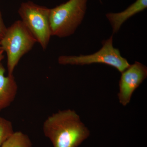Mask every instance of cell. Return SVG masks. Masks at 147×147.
Here are the masks:
<instances>
[{"instance_id":"6da1fadb","label":"cell","mask_w":147,"mask_h":147,"mask_svg":"<svg viewBox=\"0 0 147 147\" xmlns=\"http://www.w3.org/2000/svg\"><path fill=\"white\" fill-rule=\"evenodd\" d=\"M43 133L53 147H79L90 131L74 110H60L49 116L42 126Z\"/></svg>"},{"instance_id":"7a4b0ae2","label":"cell","mask_w":147,"mask_h":147,"mask_svg":"<svg viewBox=\"0 0 147 147\" xmlns=\"http://www.w3.org/2000/svg\"><path fill=\"white\" fill-rule=\"evenodd\" d=\"M88 0H69L50 9L52 36L64 38L73 34L84 20Z\"/></svg>"},{"instance_id":"3957f363","label":"cell","mask_w":147,"mask_h":147,"mask_svg":"<svg viewBox=\"0 0 147 147\" xmlns=\"http://www.w3.org/2000/svg\"><path fill=\"white\" fill-rule=\"evenodd\" d=\"M36 42V40L21 20L15 21L7 28L0 40V45L7 56L8 75H13L21 58L32 49Z\"/></svg>"},{"instance_id":"277c9868","label":"cell","mask_w":147,"mask_h":147,"mask_svg":"<svg viewBox=\"0 0 147 147\" xmlns=\"http://www.w3.org/2000/svg\"><path fill=\"white\" fill-rule=\"evenodd\" d=\"M21 21L43 50L47 49L52 36L50 9L31 1L22 3L18 11Z\"/></svg>"},{"instance_id":"5b68a950","label":"cell","mask_w":147,"mask_h":147,"mask_svg":"<svg viewBox=\"0 0 147 147\" xmlns=\"http://www.w3.org/2000/svg\"><path fill=\"white\" fill-rule=\"evenodd\" d=\"M102 47L94 54L79 56H61L58 63L61 65H84L93 63H103L115 67L121 73L130 65L128 61L122 57L118 49L113 44V35L103 40Z\"/></svg>"},{"instance_id":"8992f818","label":"cell","mask_w":147,"mask_h":147,"mask_svg":"<svg viewBox=\"0 0 147 147\" xmlns=\"http://www.w3.org/2000/svg\"><path fill=\"white\" fill-rule=\"evenodd\" d=\"M147 77V67L139 62L130 65L122 72L118 96L123 106H126L129 103L133 93Z\"/></svg>"},{"instance_id":"52a82bcc","label":"cell","mask_w":147,"mask_h":147,"mask_svg":"<svg viewBox=\"0 0 147 147\" xmlns=\"http://www.w3.org/2000/svg\"><path fill=\"white\" fill-rule=\"evenodd\" d=\"M5 69L0 63V111L7 108L14 101L18 87L13 75L6 76Z\"/></svg>"},{"instance_id":"ba28073f","label":"cell","mask_w":147,"mask_h":147,"mask_svg":"<svg viewBox=\"0 0 147 147\" xmlns=\"http://www.w3.org/2000/svg\"><path fill=\"white\" fill-rule=\"evenodd\" d=\"M147 7V0H136L123 11L118 13H108L106 17L110 22L113 34L117 33L123 25L129 18L143 11Z\"/></svg>"},{"instance_id":"9c48e42d","label":"cell","mask_w":147,"mask_h":147,"mask_svg":"<svg viewBox=\"0 0 147 147\" xmlns=\"http://www.w3.org/2000/svg\"><path fill=\"white\" fill-rule=\"evenodd\" d=\"M1 147H32L31 140L21 131H14Z\"/></svg>"},{"instance_id":"30bf717a","label":"cell","mask_w":147,"mask_h":147,"mask_svg":"<svg viewBox=\"0 0 147 147\" xmlns=\"http://www.w3.org/2000/svg\"><path fill=\"white\" fill-rule=\"evenodd\" d=\"M14 132L11 122L0 116V147Z\"/></svg>"},{"instance_id":"8fae6325","label":"cell","mask_w":147,"mask_h":147,"mask_svg":"<svg viewBox=\"0 0 147 147\" xmlns=\"http://www.w3.org/2000/svg\"><path fill=\"white\" fill-rule=\"evenodd\" d=\"M7 28L2 18L1 12L0 11V40L5 34Z\"/></svg>"},{"instance_id":"7c38bea8","label":"cell","mask_w":147,"mask_h":147,"mask_svg":"<svg viewBox=\"0 0 147 147\" xmlns=\"http://www.w3.org/2000/svg\"><path fill=\"white\" fill-rule=\"evenodd\" d=\"M4 52L3 50L1 48L0 49V63H1V61L3 60V59L4 58Z\"/></svg>"},{"instance_id":"4fadbf2b","label":"cell","mask_w":147,"mask_h":147,"mask_svg":"<svg viewBox=\"0 0 147 147\" xmlns=\"http://www.w3.org/2000/svg\"><path fill=\"white\" fill-rule=\"evenodd\" d=\"M1 45H0V49H1Z\"/></svg>"}]
</instances>
